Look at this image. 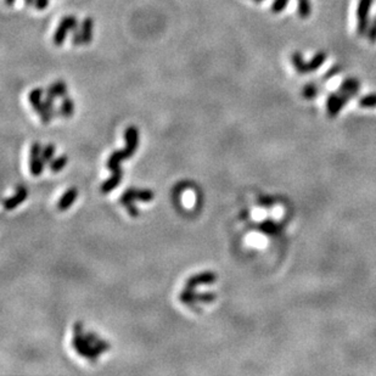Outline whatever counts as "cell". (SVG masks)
Instances as JSON below:
<instances>
[{"label":"cell","instance_id":"obj_1","mask_svg":"<svg viewBox=\"0 0 376 376\" xmlns=\"http://www.w3.org/2000/svg\"><path fill=\"white\" fill-rule=\"evenodd\" d=\"M154 193L149 189H129L126 193H123L121 196V203L127 208L128 213L132 217H138L139 210L134 205V201L138 200L141 202H150L154 200Z\"/></svg>","mask_w":376,"mask_h":376},{"label":"cell","instance_id":"obj_2","mask_svg":"<svg viewBox=\"0 0 376 376\" xmlns=\"http://www.w3.org/2000/svg\"><path fill=\"white\" fill-rule=\"evenodd\" d=\"M78 26H79L78 20H77V17L74 15L64 16V17L61 18V21L59 22V25H57L56 30L54 32L53 43L56 45V47H61V45L65 43V40H66L69 33L73 32L74 28H77Z\"/></svg>","mask_w":376,"mask_h":376},{"label":"cell","instance_id":"obj_3","mask_svg":"<svg viewBox=\"0 0 376 376\" xmlns=\"http://www.w3.org/2000/svg\"><path fill=\"white\" fill-rule=\"evenodd\" d=\"M374 0H359L357 8V33L359 37H366L370 25V10Z\"/></svg>","mask_w":376,"mask_h":376},{"label":"cell","instance_id":"obj_4","mask_svg":"<svg viewBox=\"0 0 376 376\" xmlns=\"http://www.w3.org/2000/svg\"><path fill=\"white\" fill-rule=\"evenodd\" d=\"M44 93H45V90L43 88L32 89L30 94H28V101H30L32 109H33L35 113H37V115L40 117L41 122H43L44 124H49L53 117H51L50 113L48 112L47 108H45L44 99H43Z\"/></svg>","mask_w":376,"mask_h":376},{"label":"cell","instance_id":"obj_5","mask_svg":"<svg viewBox=\"0 0 376 376\" xmlns=\"http://www.w3.org/2000/svg\"><path fill=\"white\" fill-rule=\"evenodd\" d=\"M72 345L78 354L84 357V358L90 359V361H95L100 356V352L96 349V347L86 339L84 333H74Z\"/></svg>","mask_w":376,"mask_h":376},{"label":"cell","instance_id":"obj_6","mask_svg":"<svg viewBox=\"0 0 376 376\" xmlns=\"http://www.w3.org/2000/svg\"><path fill=\"white\" fill-rule=\"evenodd\" d=\"M354 96H356L354 94L352 93H342V92L330 94L326 100V109L329 117H336L337 113L341 111L343 106L346 105V102L348 101L349 99L354 98Z\"/></svg>","mask_w":376,"mask_h":376},{"label":"cell","instance_id":"obj_7","mask_svg":"<svg viewBox=\"0 0 376 376\" xmlns=\"http://www.w3.org/2000/svg\"><path fill=\"white\" fill-rule=\"evenodd\" d=\"M41 148L40 142L35 141L32 144L31 150H30V171L32 176L39 177L41 176L44 170V161L41 158Z\"/></svg>","mask_w":376,"mask_h":376},{"label":"cell","instance_id":"obj_8","mask_svg":"<svg viewBox=\"0 0 376 376\" xmlns=\"http://www.w3.org/2000/svg\"><path fill=\"white\" fill-rule=\"evenodd\" d=\"M126 148L122 149L126 160L131 158L135 154L139 147V129L134 126H129L124 131Z\"/></svg>","mask_w":376,"mask_h":376},{"label":"cell","instance_id":"obj_9","mask_svg":"<svg viewBox=\"0 0 376 376\" xmlns=\"http://www.w3.org/2000/svg\"><path fill=\"white\" fill-rule=\"evenodd\" d=\"M217 281V274L213 271H202V273L191 275L186 280V287L195 288L199 285H211Z\"/></svg>","mask_w":376,"mask_h":376},{"label":"cell","instance_id":"obj_10","mask_svg":"<svg viewBox=\"0 0 376 376\" xmlns=\"http://www.w3.org/2000/svg\"><path fill=\"white\" fill-rule=\"evenodd\" d=\"M28 193L27 189L25 186H18L17 190H16L15 195H12L11 197H8V199L4 200V207L5 210L11 211L16 208L17 206H20L24 201L27 199Z\"/></svg>","mask_w":376,"mask_h":376},{"label":"cell","instance_id":"obj_11","mask_svg":"<svg viewBox=\"0 0 376 376\" xmlns=\"http://www.w3.org/2000/svg\"><path fill=\"white\" fill-rule=\"evenodd\" d=\"M122 177H123L122 170L112 172V176L110 177L109 179H106L105 181H103V183L101 184V186H100V190H101V193L102 194H110L111 191L115 190L116 187H117L119 184H121Z\"/></svg>","mask_w":376,"mask_h":376},{"label":"cell","instance_id":"obj_12","mask_svg":"<svg viewBox=\"0 0 376 376\" xmlns=\"http://www.w3.org/2000/svg\"><path fill=\"white\" fill-rule=\"evenodd\" d=\"M69 93V89H67V84L64 82V80H55L51 84H49L47 90H45V94L47 95L53 96V98H65Z\"/></svg>","mask_w":376,"mask_h":376},{"label":"cell","instance_id":"obj_13","mask_svg":"<svg viewBox=\"0 0 376 376\" xmlns=\"http://www.w3.org/2000/svg\"><path fill=\"white\" fill-rule=\"evenodd\" d=\"M77 195H78V191H77L76 187H70L69 190H66V193L60 197L59 202H57V210L59 211L69 210L74 203V201H76Z\"/></svg>","mask_w":376,"mask_h":376},{"label":"cell","instance_id":"obj_14","mask_svg":"<svg viewBox=\"0 0 376 376\" xmlns=\"http://www.w3.org/2000/svg\"><path fill=\"white\" fill-rule=\"evenodd\" d=\"M80 32L83 37V45H88L93 40V31H94V20L92 17H86L79 25Z\"/></svg>","mask_w":376,"mask_h":376},{"label":"cell","instance_id":"obj_15","mask_svg":"<svg viewBox=\"0 0 376 376\" xmlns=\"http://www.w3.org/2000/svg\"><path fill=\"white\" fill-rule=\"evenodd\" d=\"M291 62H293L295 70H296L298 74L308 73V62L304 61L302 54L300 51H295V53L291 54Z\"/></svg>","mask_w":376,"mask_h":376},{"label":"cell","instance_id":"obj_16","mask_svg":"<svg viewBox=\"0 0 376 376\" xmlns=\"http://www.w3.org/2000/svg\"><path fill=\"white\" fill-rule=\"evenodd\" d=\"M123 160H126V158H124V155H123L122 150L113 151L112 154L110 155L108 162H106V167H108L109 170L112 172L121 170V162Z\"/></svg>","mask_w":376,"mask_h":376},{"label":"cell","instance_id":"obj_17","mask_svg":"<svg viewBox=\"0 0 376 376\" xmlns=\"http://www.w3.org/2000/svg\"><path fill=\"white\" fill-rule=\"evenodd\" d=\"M359 88H361V83L357 78H346L343 82L340 84L339 87V92L342 93H352L357 95L359 92Z\"/></svg>","mask_w":376,"mask_h":376},{"label":"cell","instance_id":"obj_18","mask_svg":"<svg viewBox=\"0 0 376 376\" xmlns=\"http://www.w3.org/2000/svg\"><path fill=\"white\" fill-rule=\"evenodd\" d=\"M60 113H61V117L64 118H71L74 113V102L73 100L70 98L69 95H66L65 98H62V101H61L60 105Z\"/></svg>","mask_w":376,"mask_h":376},{"label":"cell","instance_id":"obj_19","mask_svg":"<svg viewBox=\"0 0 376 376\" xmlns=\"http://www.w3.org/2000/svg\"><path fill=\"white\" fill-rule=\"evenodd\" d=\"M326 61V54L324 51H318L314 56L308 61V72H314Z\"/></svg>","mask_w":376,"mask_h":376},{"label":"cell","instance_id":"obj_20","mask_svg":"<svg viewBox=\"0 0 376 376\" xmlns=\"http://www.w3.org/2000/svg\"><path fill=\"white\" fill-rule=\"evenodd\" d=\"M297 12L301 18H308L312 14V4L310 0H297Z\"/></svg>","mask_w":376,"mask_h":376},{"label":"cell","instance_id":"obj_21","mask_svg":"<svg viewBox=\"0 0 376 376\" xmlns=\"http://www.w3.org/2000/svg\"><path fill=\"white\" fill-rule=\"evenodd\" d=\"M179 300H180L181 303L189 304V306L195 303L196 302V291H195V288H190V287L184 288V290L181 291Z\"/></svg>","mask_w":376,"mask_h":376},{"label":"cell","instance_id":"obj_22","mask_svg":"<svg viewBox=\"0 0 376 376\" xmlns=\"http://www.w3.org/2000/svg\"><path fill=\"white\" fill-rule=\"evenodd\" d=\"M66 164H67V156L62 155V156L54 158V160L50 162L49 167H50V171L53 172V173H59L61 170H64Z\"/></svg>","mask_w":376,"mask_h":376},{"label":"cell","instance_id":"obj_23","mask_svg":"<svg viewBox=\"0 0 376 376\" xmlns=\"http://www.w3.org/2000/svg\"><path fill=\"white\" fill-rule=\"evenodd\" d=\"M358 105L361 106V108H366V109L376 108V93L368 94V95L362 96V98L359 99Z\"/></svg>","mask_w":376,"mask_h":376},{"label":"cell","instance_id":"obj_24","mask_svg":"<svg viewBox=\"0 0 376 376\" xmlns=\"http://www.w3.org/2000/svg\"><path fill=\"white\" fill-rule=\"evenodd\" d=\"M318 92H319V88H318L317 84L307 83L302 89V95L303 98H306L308 100L314 99L318 95Z\"/></svg>","mask_w":376,"mask_h":376},{"label":"cell","instance_id":"obj_25","mask_svg":"<svg viewBox=\"0 0 376 376\" xmlns=\"http://www.w3.org/2000/svg\"><path fill=\"white\" fill-rule=\"evenodd\" d=\"M54 154H55V145L48 144L47 147L43 148L41 150V158H43L44 163H50L54 160Z\"/></svg>","mask_w":376,"mask_h":376},{"label":"cell","instance_id":"obj_26","mask_svg":"<svg viewBox=\"0 0 376 376\" xmlns=\"http://www.w3.org/2000/svg\"><path fill=\"white\" fill-rule=\"evenodd\" d=\"M288 4V0H273L270 5V11L273 14H280L283 12Z\"/></svg>","mask_w":376,"mask_h":376},{"label":"cell","instance_id":"obj_27","mask_svg":"<svg viewBox=\"0 0 376 376\" xmlns=\"http://www.w3.org/2000/svg\"><path fill=\"white\" fill-rule=\"evenodd\" d=\"M217 295L213 293H196V302L202 303H212L216 300Z\"/></svg>","mask_w":376,"mask_h":376},{"label":"cell","instance_id":"obj_28","mask_svg":"<svg viewBox=\"0 0 376 376\" xmlns=\"http://www.w3.org/2000/svg\"><path fill=\"white\" fill-rule=\"evenodd\" d=\"M366 38L370 43H375L376 41V16L372 20L370 21V25H369L368 28V33H366Z\"/></svg>","mask_w":376,"mask_h":376},{"label":"cell","instance_id":"obj_29","mask_svg":"<svg viewBox=\"0 0 376 376\" xmlns=\"http://www.w3.org/2000/svg\"><path fill=\"white\" fill-rule=\"evenodd\" d=\"M71 41H72V44L74 45V47H80V45H83V37H82V32H80L79 26L77 28H74V31L72 32V38H71Z\"/></svg>","mask_w":376,"mask_h":376},{"label":"cell","instance_id":"obj_30","mask_svg":"<svg viewBox=\"0 0 376 376\" xmlns=\"http://www.w3.org/2000/svg\"><path fill=\"white\" fill-rule=\"evenodd\" d=\"M341 71H342V67L340 66V65H335V66L331 67V69L327 70V72L325 73V76H324V79L326 80V79L331 78V77L336 76V74H339L340 72H341Z\"/></svg>","mask_w":376,"mask_h":376},{"label":"cell","instance_id":"obj_31","mask_svg":"<svg viewBox=\"0 0 376 376\" xmlns=\"http://www.w3.org/2000/svg\"><path fill=\"white\" fill-rule=\"evenodd\" d=\"M94 346L96 347V349H98V351H99L100 353L110 351V343H109V342H106V341H103V340H100V339H99L98 341H96L95 343H94Z\"/></svg>","mask_w":376,"mask_h":376},{"label":"cell","instance_id":"obj_32","mask_svg":"<svg viewBox=\"0 0 376 376\" xmlns=\"http://www.w3.org/2000/svg\"><path fill=\"white\" fill-rule=\"evenodd\" d=\"M49 4H50V0H35L34 8L37 9L38 11H44L45 9L49 6Z\"/></svg>","mask_w":376,"mask_h":376},{"label":"cell","instance_id":"obj_33","mask_svg":"<svg viewBox=\"0 0 376 376\" xmlns=\"http://www.w3.org/2000/svg\"><path fill=\"white\" fill-rule=\"evenodd\" d=\"M84 336H86V339L88 340V341H89L90 343H92V345H94V343H95V342L98 341V340H99V336L96 335V333L90 332V331H88V332L84 333Z\"/></svg>","mask_w":376,"mask_h":376},{"label":"cell","instance_id":"obj_34","mask_svg":"<svg viewBox=\"0 0 376 376\" xmlns=\"http://www.w3.org/2000/svg\"><path fill=\"white\" fill-rule=\"evenodd\" d=\"M274 228H275V226H274V224H271V223H265V224L262 225V229H263L265 233H268V234H271V233L274 232V230H273Z\"/></svg>","mask_w":376,"mask_h":376},{"label":"cell","instance_id":"obj_35","mask_svg":"<svg viewBox=\"0 0 376 376\" xmlns=\"http://www.w3.org/2000/svg\"><path fill=\"white\" fill-rule=\"evenodd\" d=\"M73 332L74 333H83V324L80 322H77L73 326Z\"/></svg>","mask_w":376,"mask_h":376},{"label":"cell","instance_id":"obj_36","mask_svg":"<svg viewBox=\"0 0 376 376\" xmlns=\"http://www.w3.org/2000/svg\"><path fill=\"white\" fill-rule=\"evenodd\" d=\"M24 2H25V5L28 6V8H30V6L35 5V0H24Z\"/></svg>","mask_w":376,"mask_h":376},{"label":"cell","instance_id":"obj_37","mask_svg":"<svg viewBox=\"0 0 376 376\" xmlns=\"http://www.w3.org/2000/svg\"><path fill=\"white\" fill-rule=\"evenodd\" d=\"M15 2H16V0H4V3L8 6H12L15 4Z\"/></svg>","mask_w":376,"mask_h":376},{"label":"cell","instance_id":"obj_38","mask_svg":"<svg viewBox=\"0 0 376 376\" xmlns=\"http://www.w3.org/2000/svg\"><path fill=\"white\" fill-rule=\"evenodd\" d=\"M252 2H255V3H262V2H264V0H252Z\"/></svg>","mask_w":376,"mask_h":376}]
</instances>
